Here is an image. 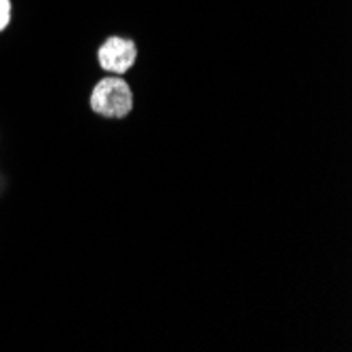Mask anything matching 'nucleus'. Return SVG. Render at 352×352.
I'll return each mask as SVG.
<instances>
[{"label":"nucleus","instance_id":"1","mask_svg":"<svg viewBox=\"0 0 352 352\" xmlns=\"http://www.w3.org/2000/svg\"><path fill=\"white\" fill-rule=\"evenodd\" d=\"M133 108V91L118 74L102 78L91 91V110L106 118H122Z\"/></svg>","mask_w":352,"mask_h":352},{"label":"nucleus","instance_id":"3","mask_svg":"<svg viewBox=\"0 0 352 352\" xmlns=\"http://www.w3.org/2000/svg\"><path fill=\"white\" fill-rule=\"evenodd\" d=\"M11 0H0V32L11 23Z\"/></svg>","mask_w":352,"mask_h":352},{"label":"nucleus","instance_id":"2","mask_svg":"<svg viewBox=\"0 0 352 352\" xmlns=\"http://www.w3.org/2000/svg\"><path fill=\"white\" fill-rule=\"evenodd\" d=\"M98 61L100 66L112 74L122 76L124 72H129L135 61H138V47L133 41L122 38V36H110L102 43L98 51Z\"/></svg>","mask_w":352,"mask_h":352}]
</instances>
